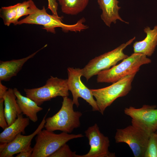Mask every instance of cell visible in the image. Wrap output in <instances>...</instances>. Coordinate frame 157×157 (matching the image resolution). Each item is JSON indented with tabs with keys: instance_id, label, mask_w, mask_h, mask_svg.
Returning <instances> with one entry per match:
<instances>
[{
	"instance_id": "obj_27",
	"label": "cell",
	"mask_w": 157,
	"mask_h": 157,
	"mask_svg": "<svg viewBox=\"0 0 157 157\" xmlns=\"http://www.w3.org/2000/svg\"><path fill=\"white\" fill-rule=\"evenodd\" d=\"M49 7L52 8L55 6L57 4L56 0H48Z\"/></svg>"
},
{
	"instance_id": "obj_22",
	"label": "cell",
	"mask_w": 157,
	"mask_h": 157,
	"mask_svg": "<svg viewBox=\"0 0 157 157\" xmlns=\"http://www.w3.org/2000/svg\"><path fill=\"white\" fill-rule=\"evenodd\" d=\"M144 157H157V135L155 132L149 136Z\"/></svg>"
},
{
	"instance_id": "obj_3",
	"label": "cell",
	"mask_w": 157,
	"mask_h": 157,
	"mask_svg": "<svg viewBox=\"0 0 157 157\" xmlns=\"http://www.w3.org/2000/svg\"><path fill=\"white\" fill-rule=\"evenodd\" d=\"M63 98L60 109L53 116L46 118L44 127L51 131L58 130L69 133L80 126V119L82 113L74 111V104L68 97Z\"/></svg>"
},
{
	"instance_id": "obj_24",
	"label": "cell",
	"mask_w": 157,
	"mask_h": 157,
	"mask_svg": "<svg viewBox=\"0 0 157 157\" xmlns=\"http://www.w3.org/2000/svg\"><path fill=\"white\" fill-rule=\"evenodd\" d=\"M4 105L3 99H0V126L3 129L8 126L4 114Z\"/></svg>"
},
{
	"instance_id": "obj_4",
	"label": "cell",
	"mask_w": 157,
	"mask_h": 157,
	"mask_svg": "<svg viewBox=\"0 0 157 157\" xmlns=\"http://www.w3.org/2000/svg\"><path fill=\"white\" fill-rule=\"evenodd\" d=\"M42 130L37 135L31 157H49L62 146L72 139L82 138L81 134H69Z\"/></svg>"
},
{
	"instance_id": "obj_26",
	"label": "cell",
	"mask_w": 157,
	"mask_h": 157,
	"mask_svg": "<svg viewBox=\"0 0 157 157\" xmlns=\"http://www.w3.org/2000/svg\"><path fill=\"white\" fill-rule=\"evenodd\" d=\"M8 89L2 84L1 81H0V99H3Z\"/></svg>"
},
{
	"instance_id": "obj_30",
	"label": "cell",
	"mask_w": 157,
	"mask_h": 157,
	"mask_svg": "<svg viewBox=\"0 0 157 157\" xmlns=\"http://www.w3.org/2000/svg\"><path fill=\"white\" fill-rule=\"evenodd\" d=\"M155 133L157 135V130L155 132Z\"/></svg>"
},
{
	"instance_id": "obj_6",
	"label": "cell",
	"mask_w": 157,
	"mask_h": 157,
	"mask_svg": "<svg viewBox=\"0 0 157 157\" xmlns=\"http://www.w3.org/2000/svg\"><path fill=\"white\" fill-rule=\"evenodd\" d=\"M135 37L123 43L114 49L96 57L90 60L88 63L81 69L82 76L88 81L91 77L97 75L101 71L107 70L116 65L119 61L123 60L129 56L123 52L124 50L131 44Z\"/></svg>"
},
{
	"instance_id": "obj_19",
	"label": "cell",
	"mask_w": 157,
	"mask_h": 157,
	"mask_svg": "<svg viewBox=\"0 0 157 157\" xmlns=\"http://www.w3.org/2000/svg\"><path fill=\"white\" fill-rule=\"evenodd\" d=\"M89 0H64L60 5L61 11L66 14L77 15L85 9Z\"/></svg>"
},
{
	"instance_id": "obj_13",
	"label": "cell",
	"mask_w": 157,
	"mask_h": 157,
	"mask_svg": "<svg viewBox=\"0 0 157 157\" xmlns=\"http://www.w3.org/2000/svg\"><path fill=\"white\" fill-rule=\"evenodd\" d=\"M47 44L28 56L19 59L6 61H0V81H8L16 76L24 64L33 58L40 51L46 47Z\"/></svg>"
},
{
	"instance_id": "obj_16",
	"label": "cell",
	"mask_w": 157,
	"mask_h": 157,
	"mask_svg": "<svg viewBox=\"0 0 157 157\" xmlns=\"http://www.w3.org/2000/svg\"><path fill=\"white\" fill-rule=\"evenodd\" d=\"M29 119L23 117L22 114L15 120L3 129L0 134V142L8 143L13 140L20 133H25V129L29 124Z\"/></svg>"
},
{
	"instance_id": "obj_28",
	"label": "cell",
	"mask_w": 157,
	"mask_h": 157,
	"mask_svg": "<svg viewBox=\"0 0 157 157\" xmlns=\"http://www.w3.org/2000/svg\"><path fill=\"white\" fill-rule=\"evenodd\" d=\"M7 143H0V153L5 148Z\"/></svg>"
},
{
	"instance_id": "obj_29",
	"label": "cell",
	"mask_w": 157,
	"mask_h": 157,
	"mask_svg": "<svg viewBox=\"0 0 157 157\" xmlns=\"http://www.w3.org/2000/svg\"><path fill=\"white\" fill-rule=\"evenodd\" d=\"M59 3L60 5L63 2L64 0H58Z\"/></svg>"
},
{
	"instance_id": "obj_8",
	"label": "cell",
	"mask_w": 157,
	"mask_h": 157,
	"mask_svg": "<svg viewBox=\"0 0 157 157\" xmlns=\"http://www.w3.org/2000/svg\"><path fill=\"white\" fill-rule=\"evenodd\" d=\"M150 135L140 128L133 125L117 129L115 136L117 143L126 144L132 150L134 157H144Z\"/></svg>"
},
{
	"instance_id": "obj_15",
	"label": "cell",
	"mask_w": 157,
	"mask_h": 157,
	"mask_svg": "<svg viewBox=\"0 0 157 157\" xmlns=\"http://www.w3.org/2000/svg\"><path fill=\"white\" fill-rule=\"evenodd\" d=\"M99 8L102 11L101 18L105 25L110 27L111 24H115L117 20L129 24L122 19L119 11L121 8L117 0H97Z\"/></svg>"
},
{
	"instance_id": "obj_2",
	"label": "cell",
	"mask_w": 157,
	"mask_h": 157,
	"mask_svg": "<svg viewBox=\"0 0 157 157\" xmlns=\"http://www.w3.org/2000/svg\"><path fill=\"white\" fill-rule=\"evenodd\" d=\"M85 21V18L82 17L75 24H65L62 22V17L49 14L47 13L44 6H43L42 9L38 8L34 14L19 21L17 25L24 24L40 25L43 26V28L47 32L53 34L56 33L55 29L57 27L61 28L64 32L70 31L76 33L88 28V26L84 24Z\"/></svg>"
},
{
	"instance_id": "obj_21",
	"label": "cell",
	"mask_w": 157,
	"mask_h": 157,
	"mask_svg": "<svg viewBox=\"0 0 157 157\" xmlns=\"http://www.w3.org/2000/svg\"><path fill=\"white\" fill-rule=\"evenodd\" d=\"M17 3L13 6L2 7L0 9V17L5 25L8 26L16 18L17 15Z\"/></svg>"
},
{
	"instance_id": "obj_11",
	"label": "cell",
	"mask_w": 157,
	"mask_h": 157,
	"mask_svg": "<svg viewBox=\"0 0 157 157\" xmlns=\"http://www.w3.org/2000/svg\"><path fill=\"white\" fill-rule=\"evenodd\" d=\"M85 133L89 140L90 150L86 154L79 155L78 157H114L115 153L109 150L110 140L100 131L97 124L95 123L89 127Z\"/></svg>"
},
{
	"instance_id": "obj_7",
	"label": "cell",
	"mask_w": 157,
	"mask_h": 157,
	"mask_svg": "<svg viewBox=\"0 0 157 157\" xmlns=\"http://www.w3.org/2000/svg\"><path fill=\"white\" fill-rule=\"evenodd\" d=\"M67 79L51 76L46 84L39 88H24L26 96L35 101L39 106L45 101L58 96L63 97L69 95Z\"/></svg>"
},
{
	"instance_id": "obj_25",
	"label": "cell",
	"mask_w": 157,
	"mask_h": 157,
	"mask_svg": "<svg viewBox=\"0 0 157 157\" xmlns=\"http://www.w3.org/2000/svg\"><path fill=\"white\" fill-rule=\"evenodd\" d=\"M33 150V148L30 147L28 149L22 151L18 154L16 157H31Z\"/></svg>"
},
{
	"instance_id": "obj_5",
	"label": "cell",
	"mask_w": 157,
	"mask_h": 157,
	"mask_svg": "<svg viewBox=\"0 0 157 157\" xmlns=\"http://www.w3.org/2000/svg\"><path fill=\"white\" fill-rule=\"evenodd\" d=\"M136 74L126 76L108 87L90 89L101 113L117 98L126 96L131 91L132 83Z\"/></svg>"
},
{
	"instance_id": "obj_23",
	"label": "cell",
	"mask_w": 157,
	"mask_h": 157,
	"mask_svg": "<svg viewBox=\"0 0 157 157\" xmlns=\"http://www.w3.org/2000/svg\"><path fill=\"white\" fill-rule=\"evenodd\" d=\"M76 151H72L66 143L59 148L49 157H78Z\"/></svg>"
},
{
	"instance_id": "obj_18",
	"label": "cell",
	"mask_w": 157,
	"mask_h": 157,
	"mask_svg": "<svg viewBox=\"0 0 157 157\" xmlns=\"http://www.w3.org/2000/svg\"><path fill=\"white\" fill-rule=\"evenodd\" d=\"M3 99L4 114L7 124L9 126L22 113L17 103L13 89L9 88Z\"/></svg>"
},
{
	"instance_id": "obj_12",
	"label": "cell",
	"mask_w": 157,
	"mask_h": 157,
	"mask_svg": "<svg viewBox=\"0 0 157 157\" xmlns=\"http://www.w3.org/2000/svg\"><path fill=\"white\" fill-rule=\"evenodd\" d=\"M50 110L49 109L41 122L35 131L31 134L25 135L20 133L10 142L8 143L4 149L0 153V157H13L15 154L28 149L35 136L44 127L46 117Z\"/></svg>"
},
{
	"instance_id": "obj_1",
	"label": "cell",
	"mask_w": 157,
	"mask_h": 157,
	"mask_svg": "<svg viewBox=\"0 0 157 157\" xmlns=\"http://www.w3.org/2000/svg\"><path fill=\"white\" fill-rule=\"evenodd\" d=\"M151 62L145 55L134 52L119 64L99 72L97 75V82L113 83L126 76L136 74L142 65Z\"/></svg>"
},
{
	"instance_id": "obj_17",
	"label": "cell",
	"mask_w": 157,
	"mask_h": 157,
	"mask_svg": "<svg viewBox=\"0 0 157 157\" xmlns=\"http://www.w3.org/2000/svg\"><path fill=\"white\" fill-rule=\"evenodd\" d=\"M13 89L16 97L17 103L22 114L33 122H37L38 120L37 113L42 110L43 108L33 100L22 95L17 88Z\"/></svg>"
},
{
	"instance_id": "obj_9",
	"label": "cell",
	"mask_w": 157,
	"mask_h": 157,
	"mask_svg": "<svg viewBox=\"0 0 157 157\" xmlns=\"http://www.w3.org/2000/svg\"><path fill=\"white\" fill-rule=\"evenodd\" d=\"M124 113L131 118V124L149 135L157 130V109L155 105H144L140 108H126Z\"/></svg>"
},
{
	"instance_id": "obj_14",
	"label": "cell",
	"mask_w": 157,
	"mask_h": 157,
	"mask_svg": "<svg viewBox=\"0 0 157 157\" xmlns=\"http://www.w3.org/2000/svg\"><path fill=\"white\" fill-rule=\"evenodd\" d=\"M144 31L146 34V37L143 40L136 41L134 43L133 51L150 56L157 46V25L152 29L147 26L144 28Z\"/></svg>"
},
{
	"instance_id": "obj_10",
	"label": "cell",
	"mask_w": 157,
	"mask_h": 157,
	"mask_svg": "<svg viewBox=\"0 0 157 157\" xmlns=\"http://www.w3.org/2000/svg\"><path fill=\"white\" fill-rule=\"evenodd\" d=\"M67 84L69 90L72 93L74 104L78 107L79 106L78 99L81 98L91 106L92 111H99L90 89L87 88L81 81V77L82 76L81 69L69 67L67 68Z\"/></svg>"
},
{
	"instance_id": "obj_20",
	"label": "cell",
	"mask_w": 157,
	"mask_h": 157,
	"mask_svg": "<svg viewBox=\"0 0 157 157\" xmlns=\"http://www.w3.org/2000/svg\"><path fill=\"white\" fill-rule=\"evenodd\" d=\"M17 4V15L13 23L14 25H17L20 18L24 15L33 14L38 9L32 0L25 1Z\"/></svg>"
}]
</instances>
